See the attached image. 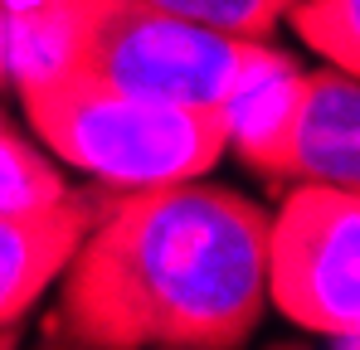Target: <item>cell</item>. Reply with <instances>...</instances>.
<instances>
[{
  "label": "cell",
  "mask_w": 360,
  "mask_h": 350,
  "mask_svg": "<svg viewBox=\"0 0 360 350\" xmlns=\"http://www.w3.org/2000/svg\"><path fill=\"white\" fill-rule=\"evenodd\" d=\"M88 224H93V190L83 195L63 190L44 209L0 214V331L15 326L44 297Z\"/></svg>",
  "instance_id": "cell-6"
},
{
  "label": "cell",
  "mask_w": 360,
  "mask_h": 350,
  "mask_svg": "<svg viewBox=\"0 0 360 350\" xmlns=\"http://www.w3.org/2000/svg\"><path fill=\"white\" fill-rule=\"evenodd\" d=\"M15 88L39 141L112 190L195 180L229 151L224 108L122 93L63 73H30L15 78Z\"/></svg>",
  "instance_id": "cell-3"
},
{
  "label": "cell",
  "mask_w": 360,
  "mask_h": 350,
  "mask_svg": "<svg viewBox=\"0 0 360 350\" xmlns=\"http://www.w3.org/2000/svg\"><path fill=\"white\" fill-rule=\"evenodd\" d=\"M288 20L331 68H360V0H297Z\"/></svg>",
  "instance_id": "cell-9"
},
{
  "label": "cell",
  "mask_w": 360,
  "mask_h": 350,
  "mask_svg": "<svg viewBox=\"0 0 360 350\" xmlns=\"http://www.w3.org/2000/svg\"><path fill=\"white\" fill-rule=\"evenodd\" d=\"M166 15H180L190 25H205V30H219V34H234V39H258L268 44L278 20H288V10L297 0H146Z\"/></svg>",
  "instance_id": "cell-10"
},
{
  "label": "cell",
  "mask_w": 360,
  "mask_h": 350,
  "mask_svg": "<svg viewBox=\"0 0 360 350\" xmlns=\"http://www.w3.org/2000/svg\"><path fill=\"white\" fill-rule=\"evenodd\" d=\"M63 195L59 171L20 136V127L0 131V214L44 209Z\"/></svg>",
  "instance_id": "cell-8"
},
{
  "label": "cell",
  "mask_w": 360,
  "mask_h": 350,
  "mask_svg": "<svg viewBox=\"0 0 360 350\" xmlns=\"http://www.w3.org/2000/svg\"><path fill=\"white\" fill-rule=\"evenodd\" d=\"M268 302L302 331L360 341V190L297 185L268 219Z\"/></svg>",
  "instance_id": "cell-4"
},
{
  "label": "cell",
  "mask_w": 360,
  "mask_h": 350,
  "mask_svg": "<svg viewBox=\"0 0 360 350\" xmlns=\"http://www.w3.org/2000/svg\"><path fill=\"white\" fill-rule=\"evenodd\" d=\"M5 127H15V122H10V112H5V108H0V131H5Z\"/></svg>",
  "instance_id": "cell-12"
},
{
  "label": "cell",
  "mask_w": 360,
  "mask_h": 350,
  "mask_svg": "<svg viewBox=\"0 0 360 350\" xmlns=\"http://www.w3.org/2000/svg\"><path fill=\"white\" fill-rule=\"evenodd\" d=\"M297 83L302 68L292 58L278 49H263V58L224 98L229 146H239V156L268 180H283V146H288V127H292V108H297Z\"/></svg>",
  "instance_id": "cell-7"
},
{
  "label": "cell",
  "mask_w": 360,
  "mask_h": 350,
  "mask_svg": "<svg viewBox=\"0 0 360 350\" xmlns=\"http://www.w3.org/2000/svg\"><path fill=\"white\" fill-rule=\"evenodd\" d=\"M283 180L360 190V88L356 73L316 68L302 73L297 108L283 146Z\"/></svg>",
  "instance_id": "cell-5"
},
{
  "label": "cell",
  "mask_w": 360,
  "mask_h": 350,
  "mask_svg": "<svg viewBox=\"0 0 360 350\" xmlns=\"http://www.w3.org/2000/svg\"><path fill=\"white\" fill-rule=\"evenodd\" d=\"M10 78V68H5V0H0V83Z\"/></svg>",
  "instance_id": "cell-11"
},
{
  "label": "cell",
  "mask_w": 360,
  "mask_h": 350,
  "mask_svg": "<svg viewBox=\"0 0 360 350\" xmlns=\"http://www.w3.org/2000/svg\"><path fill=\"white\" fill-rule=\"evenodd\" d=\"M268 214L239 190L166 180L93 190V224L63 263L54 346L234 350L268 306Z\"/></svg>",
  "instance_id": "cell-1"
},
{
  "label": "cell",
  "mask_w": 360,
  "mask_h": 350,
  "mask_svg": "<svg viewBox=\"0 0 360 350\" xmlns=\"http://www.w3.org/2000/svg\"><path fill=\"white\" fill-rule=\"evenodd\" d=\"M268 44L166 15L146 0H5V68L224 108Z\"/></svg>",
  "instance_id": "cell-2"
}]
</instances>
